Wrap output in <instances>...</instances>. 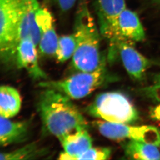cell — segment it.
I'll list each match as a JSON object with an SVG mask.
<instances>
[{
  "instance_id": "cell-4",
  "label": "cell",
  "mask_w": 160,
  "mask_h": 160,
  "mask_svg": "<svg viewBox=\"0 0 160 160\" xmlns=\"http://www.w3.org/2000/svg\"><path fill=\"white\" fill-rule=\"evenodd\" d=\"M108 78L106 62L92 72H79L66 78L41 82L39 86L54 89L71 99H80L104 85Z\"/></svg>"
},
{
  "instance_id": "cell-10",
  "label": "cell",
  "mask_w": 160,
  "mask_h": 160,
  "mask_svg": "<svg viewBox=\"0 0 160 160\" xmlns=\"http://www.w3.org/2000/svg\"><path fill=\"white\" fill-rule=\"evenodd\" d=\"M36 47L31 38L21 40L17 47L16 62L19 68H24L34 79H45L47 75L39 66Z\"/></svg>"
},
{
  "instance_id": "cell-14",
  "label": "cell",
  "mask_w": 160,
  "mask_h": 160,
  "mask_svg": "<svg viewBox=\"0 0 160 160\" xmlns=\"http://www.w3.org/2000/svg\"><path fill=\"white\" fill-rule=\"evenodd\" d=\"M29 120L12 121L9 118L0 117V145L6 147L26 141L29 135Z\"/></svg>"
},
{
  "instance_id": "cell-1",
  "label": "cell",
  "mask_w": 160,
  "mask_h": 160,
  "mask_svg": "<svg viewBox=\"0 0 160 160\" xmlns=\"http://www.w3.org/2000/svg\"><path fill=\"white\" fill-rule=\"evenodd\" d=\"M38 100L42 131L58 139L88 123L71 98L59 91L44 88Z\"/></svg>"
},
{
  "instance_id": "cell-20",
  "label": "cell",
  "mask_w": 160,
  "mask_h": 160,
  "mask_svg": "<svg viewBox=\"0 0 160 160\" xmlns=\"http://www.w3.org/2000/svg\"><path fill=\"white\" fill-rule=\"evenodd\" d=\"M145 91L149 97L160 102V73L155 77L152 85Z\"/></svg>"
},
{
  "instance_id": "cell-16",
  "label": "cell",
  "mask_w": 160,
  "mask_h": 160,
  "mask_svg": "<svg viewBox=\"0 0 160 160\" xmlns=\"http://www.w3.org/2000/svg\"><path fill=\"white\" fill-rule=\"evenodd\" d=\"M124 152L128 159L160 160V151L158 146L142 141L130 140L125 144Z\"/></svg>"
},
{
  "instance_id": "cell-9",
  "label": "cell",
  "mask_w": 160,
  "mask_h": 160,
  "mask_svg": "<svg viewBox=\"0 0 160 160\" xmlns=\"http://www.w3.org/2000/svg\"><path fill=\"white\" fill-rule=\"evenodd\" d=\"M36 21L40 33L39 50L46 56H55L59 37L56 33L54 19L46 8H39L36 14Z\"/></svg>"
},
{
  "instance_id": "cell-12",
  "label": "cell",
  "mask_w": 160,
  "mask_h": 160,
  "mask_svg": "<svg viewBox=\"0 0 160 160\" xmlns=\"http://www.w3.org/2000/svg\"><path fill=\"white\" fill-rule=\"evenodd\" d=\"M39 8L38 0H24L18 26L19 43L22 39L30 38L36 46H38L40 33L36 21V14Z\"/></svg>"
},
{
  "instance_id": "cell-2",
  "label": "cell",
  "mask_w": 160,
  "mask_h": 160,
  "mask_svg": "<svg viewBox=\"0 0 160 160\" xmlns=\"http://www.w3.org/2000/svg\"><path fill=\"white\" fill-rule=\"evenodd\" d=\"M74 35L76 41L72 65L78 72H92L105 62L100 52V30L86 0H80L76 14Z\"/></svg>"
},
{
  "instance_id": "cell-21",
  "label": "cell",
  "mask_w": 160,
  "mask_h": 160,
  "mask_svg": "<svg viewBox=\"0 0 160 160\" xmlns=\"http://www.w3.org/2000/svg\"><path fill=\"white\" fill-rule=\"evenodd\" d=\"M45 1L48 4L54 5L63 12H67L74 7L76 0H45Z\"/></svg>"
},
{
  "instance_id": "cell-15",
  "label": "cell",
  "mask_w": 160,
  "mask_h": 160,
  "mask_svg": "<svg viewBox=\"0 0 160 160\" xmlns=\"http://www.w3.org/2000/svg\"><path fill=\"white\" fill-rule=\"evenodd\" d=\"M21 98L17 89L9 86L0 88V115L4 118H12L19 112Z\"/></svg>"
},
{
  "instance_id": "cell-7",
  "label": "cell",
  "mask_w": 160,
  "mask_h": 160,
  "mask_svg": "<svg viewBox=\"0 0 160 160\" xmlns=\"http://www.w3.org/2000/svg\"><path fill=\"white\" fill-rule=\"evenodd\" d=\"M93 5L101 34L113 50L119 41L118 18L127 8L125 0H93Z\"/></svg>"
},
{
  "instance_id": "cell-22",
  "label": "cell",
  "mask_w": 160,
  "mask_h": 160,
  "mask_svg": "<svg viewBox=\"0 0 160 160\" xmlns=\"http://www.w3.org/2000/svg\"><path fill=\"white\" fill-rule=\"evenodd\" d=\"M150 116L153 119L160 121V104L153 107L150 111Z\"/></svg>"
},
{
  "instance_id": "cell-18",
  "label": "cell",
  "mask_w": 160,
  "mask_h": 160,
  "mask_svg": "<svg viewBox=\"0 0 160 160\" xmlns=\"http://www.w3.org/2000/svg\"><path fill=\"white\" fill-rule=\"evenodd\" d=\"M76 41L74 34L59 37L55 57L58 61L63 63L72 58L75 51Z\"/></svg>"
},
{
  "instance_id": "cell-17",
  "label": "cell",
  "mask_w": 160,
  "mask_h": 160,
  "mask_svg": "<svg viewBox=\"0 0 160 160\" xmlns=\"http://www.w3.org/2000/svg\"><path fill=\"white\" fill-rule=\"evenodd\" d=\"M48 152L47 149L41 148L37 143L32 142L8 152H2L0 160H34L46 156Z\"/></svg>"
},
{
  "instance_id": "cell-23",
  "label": "cell",
  "mask_w": 160,
  "mask_h": 160,
  "mask_svg": "<svg viewBox=\"0 0 160 160\" xmlns=\"http://www.w3.org/2000/svg\"><path fill=\"white\" fill-rule=\"evenodd\" d=\"M155 3H157L158 5H159L160 6V0H153Z\"/></svg>"
},
{
  "instance_id": "cell-8",
  "label": "cell",
  "mask_w": 160,
  "mask_h": 160,
  "mask_svg": "<svg viewBox=\"0 0 160 160\" xmlns=\"http://www.w3.org/2000/svg\"><path fill=\"white\" fill-rule=\"evenodd\" d=\"M116 52L119 54L125 70L131 77L142 80L152 62L133 47L132 43L120 41L116 45Z\"/></svg>"
},
{
  "instance_id": "cell-3",
  "label": "cell",
  "mask_w": 160,
  "mask_h": 160,
  "mask_svg": "<svg viewBox=\"0 0 160 160\" xmlns=\"http://www.w3.org/2000/svg\"><path fill=\"white\" fill-rule=\"evenodd\" d=\"M86 111L91 116L109 122L131 124L139 119L133 103L121 92L100 94L87 106Z\"/></svg>"
},
{
  "instance_id": "cell-19",
  "label": "cell",
  "mask_w": 160,
  "mask_h": 160,
  "mask_svg": "<svg viewBox=\"0 0 160 160\" xmlns=\"http://www.w3.org/2000/svg\"><path fill=\"white\" fill-rule=\"evenodd\" d=\"M111 153L109 148L91 147L78 156L77 160H107L109 159Z\"/></svg>"
},
{
  "instance_id": "cell-11",
  "label": "cell",
  "mask_w": 160,
  "mask_h": 160,
  "mask_svg": "<svg viewBox=\"0 0 160 160\" xmlns=\"http://www.w3.org/2000/svg\"><path fill=\"white\" fill-rule=\"evenodd\" d=\"M64 152L59 156L60 160H77L78 156L92 147V139L87 127L77 128L59 138Z\"/></svg>"
},
{
  "instance_id": "cell-5",
  "label": "cell",
  "mask_w": 160,
  "mask_h": 160,
  "mask_svg": "<svg viewBox=\"0 0 160 160\" xmlns=\"http://www.w3.org/2000/svg\"><path fill=\"white\" fill-rule=\"evenodd\" d=\"M24 0H0V53L4 63L15 61L18 30Z\"/></svg>"
},
{
  "instance_id": "cell-6",
  "label": "cell",
  "mask_w": 160,
  "mask_h": 160,
  "mask_svg": "<svg viewBox=\"0 0 160 160\" xmlns=\"http://www.w3.org/2000/svg\"><path fill=\"white\" fill-rule=\"evenodd\" d=\"M103 136L112 140L130 139L142 141L160 146V132L150 125L133 126L130 124L109 122L100 120L93 122Z\"/></svg>"
},
{
  "instance_id": "cell-13",
  "label": "cell",
  "mask_w": 160,
  "mask_h": 160,
  "mask_svg": "<svg viewBox=\"0 0 160 160\" xmlns=\"http://www.w3.org/2000/svg\"><path fill=\"white\" fill-rule=\"evenodd\" d=\"M118 42H140L146 38L145 30L138 14L127 8L118 18Z\"/></svg>"
}]
</instances>
